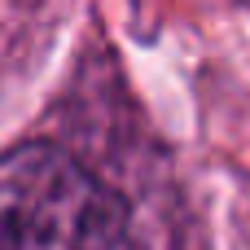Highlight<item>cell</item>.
<instances>
[{
    "instance_id": "obj_1",
    "label": "cell",
    "mask_w": 250,
    "mask_h": 250,
    "mask_svg": "<svg viewBox=\"0 0 250 250\" xmlns=\"http://www.w3.org/2000/svg\"><path fill=\"white\" fill-rule=\"evenodd\" d=\"M0 250H141L127 198L53 141L0 154Z\"/></svg>"
}]
</instances>
